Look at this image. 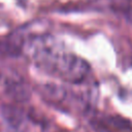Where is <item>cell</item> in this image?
I'll return each instance as SVG.
<instances>
[{
	"label": "cell",
	"instance_id": "cell-1",
	"mask_svg": "<svg viewBox=\"0 0 132 132\" xmlns=\"http://www.w3.org/2000/svg\"><path fill=\"white\" fill-rule=\"evenodd\" d=\"M89 63L71 53H68L60 64L56 75L69 84H81L90 74Z\"/></svg>",
	"mask_w": 132,
	"mask_h": 132
},
{
	"label": "cell",
	"instance_id": "cell-2",
	"mask_svg": "<svg viewBox=\"0 0 132 132\" xmlns=\"http://www.w3.org/2000/svg\"><path fill=\"white\" fill-rule=\"evenodd\" d=\"M0 114L5 123L13 129H19L25 122L24 111L12 104H2L0 106Z\"/></svg>",
	"mask_w": 132,
	"mask_h": 132
},
{
	"label": "cell",
	"instance_id": "cell-3",
	"mask_svg": "<svg viewBox=\"0 0 132 132\" xmlns=\"http://www.w3.org/2000/svg\"><path fill=\"white\" fill-rule=\"evenodd\" d=\"M5 89L7 94L15 101L24 102L30 98V90L28 86L20 78H7L5 81Z\"/></svg>",
	"mask_w": 132,
	"mask_h": 132
},
{
	"label": "cell",
	"instance_id": "cell-4",
	"mask_svg": "<svg viewBox=\"0 0 132 132\" xmlns=\"http://www.w3.org/2000/svg\"><path fill=\"white\" fill-rule=\"evenodd\" d=\"M40 93L45 100L53 102V103L61 102L66 97V91L60 86H56V85L43 86L40 90Z\"/></svg>",
	"mask_w": 132,
	"mask_h": 132
}]
</instances>
